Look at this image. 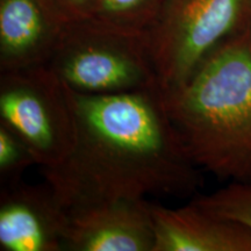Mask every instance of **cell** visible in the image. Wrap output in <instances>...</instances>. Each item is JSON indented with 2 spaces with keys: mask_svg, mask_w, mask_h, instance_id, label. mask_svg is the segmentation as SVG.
Returning <instances> with one entry per match:
<instances>
[{
  "mask_svg": "<svg viewBox=\"0 0 251 251\" xmlns=\"http://www.w3.org/2000/svg\"><path fill=\"white\" fill-rule=\"evenodd\" d=\"M65 26L45 0H0V72L48 64Z\"/></svg>",
  "mask_w": 251,
  "mask_h": 251,
  "instance_id": "obj_8",
  "label": "cell"
},
{
  "mask_svg": "<svg viewBox=\"0 0 251 251\" xmlns=\"http://www.w3.org/2000/svg\"><path fill=\"white\" fill-rule=\"evenodd\" d=\"M63 24L69 25L89 19L96 0H45Z\"/></svg>",
  "mask_w": 251,
  "mask_h": 251,
  "instance_id": "obj_13",
  "label": "cell"
},
{
  "mask_svg": "<svg viewBox=\"0 0 251 251\" xmlns=\"http://www.w3.org/2000/svg\"><path fill=\"white\" fill-rule=\"evenodd\" d=\"M159 92L198 168L251 181V26L213 50L186 83Z\"/></svg>",
  "mask_w": 251,
  "mask_h": 251,
  "instance_id": "obj_2",
  "label": "cell"
},
{
  "mask_svg": "<svg viewBox=\"0 0 251 251\" xmlns=\"http://www.w3.org/2000/svg\"><path fill=\"white\" fill-rule=\"evenodd\" d=\"M0 124L23 139L41 169L59 164L74 147L67 87L48 65L0 72Z\"/></svg>",
  "mask_w": 251,
  "mask_h": 251,
  "instance_id": "obj_5",
  "label": "cell"
},
{
  "mask_svg": "<svg viewBox=\"0 0 251 251\" xmlns=\"http://www.w3.org/2000/svg\"><path fill=\"white\" fill-rule=\"evenodd\" d=\"M251 26V0H164L147 31L159 89L190 79L215 48Z\"/></svg>",
  "mask_w": 251,
  "mask_h": 251,
  "instance_id": "obj_4",
  "label": "cell"
},
{
  "mask_svg": "<svg viewBox=\"0 0 251 251\" xmlns=\"http://www.w3.org/2000/svg\"><path fill=\"white\" fill-rule=\"evenodd\" d=\"M155 234L147 199H120L69 211L65 250L153 251Z\"/></svg>",
  "mask_w": 251,
  "mask_h": 251,
  "instance_id": "obj_7",
  "label": "cell"
},
{
  "mask_svg": "<svg viewBox=\"0 0 251 251\" xmlns=\"http://www.w3.org/2000/svg\"><path fill=\"white\" fill-rule=\"evenodd\" d=\"M69 211L48 184L24 180L0 191V250H65Z\"/></svg>",
  "mask_w": 251,
  "mask_h": 251,
  "instance_id": "obj_6",
  "label": "cell"
},
{
  "mask_svg": "<svg viewBox=\"0 0 251 251\" xmlns=\"http://www.w3.org/2000/svg\"><path fill=\"white\" fill-rule=\"evenodd\" d=\"M153 251H251V230L196 203L171 208L150 202Z\"/></svg>",
  "mask_w": 251,
  "mask_h": 251,
  "instance_id": "obj_9",
  "label": "cell"
},
{
  "mask_svg": "<svg viewBox=\"0 0 251 251\" xmlns=\"http://www.w3.org/2000/svg\"><path fill=\"white\" fill-rule=\"evenodd\" d=\"M191 201L218 218L237 222L251 230V181H230L211 194H198Z\"/></svg>",
  "mask_w": 251,
  "mask_h": 251,
  "instance_id": "obj_11",
  "label": "cell"
},
{
  "mask_svg": "<svg viewBox=\"0 0 251 251\" xmlns=\"http://www.w3.org/2000/svg\"><path fill=\"white\" fill-rule=\"evenodd\" d=\"M37 165L33 153L19 135L0 124V185L11 186L23 180L30 166Z\"/></svg>",
  "mask_w": 251,
  "mask_h": 251,
  "instance_id": "obj_12",
  "label": "cell"
},
{
  "mask_svg": "<svg viewBox=\"0 0 251 251\" xmlns=\"http://www.w3.org/2000/svg\"><path fill=\"white\" fill-rule=\"evenodd\" d=\"M48 67L81 94L159 89L147 33H126L81 20L65 26Z\"/></svg>",
  "mask_w": 251,
  "mask_h": 251,
  "instance_id": "obj_3",
  "label": "cell"
},
{
  "mask_svg": "<svg viewBox=\"0 0 251 251\" xmlns=\"http://www.w3.org/2000/svg\"><path fill=\"white\" fill-rule=\"evenodd\" d=\"M164 0H96L89 20L126 33L144 34L158 17Z\"/></svg>",
  "mask_w": 251,
  "mask_h": 251,
  "instance_id": "obj_10",
  "label": "cell"
},
{
  "mask_svg": "<svg viewBox=\"0 0 251 251\" xmlns=\"http://www.w3.org/2000/svg\"><path fill=\"white\" fill-rule=\"evenodd\" d=\"M67 87V86H65ZM75 143L45 181L70 211L148 197H192L203 183L163 106L159 89L81 94L67 87Z\"/></svg>",
  "mask_w": 251,
  "mask_h": 251,
  "instance_id": "obj_1",
  "label": "cell"
}]
</instances>
